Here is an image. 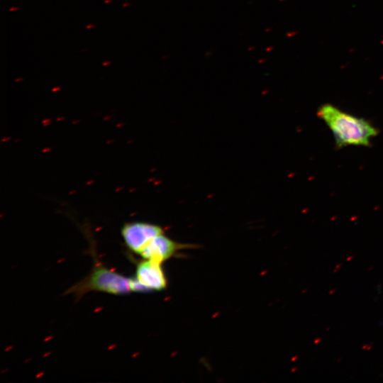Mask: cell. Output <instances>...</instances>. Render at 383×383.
<instances>
[{"label": "cell", "mask_w": 383, "mask_h": 383, "mask_svg": "<svg viewBox=\"0 0 383 383\" xmlns=\"http://www.w3.org/2000/svg\"><path fill=\"white\" fill-rule=\"evenodd\" d=\"M161 265L146 259L137 264L135 277L147 292L161 291L166 288L167 279Z\"/></svg>", "instance_id": "277c9868"}, {"label": "cell", "mask_w": 383, "mask_h": 383, "mask_svg": "<svg viewBox=\"0 0 383 383\" xmlns=\"http://www.w3.org/2000/svg\"><path fill=\"white\" fill-rule=\"evenodd\" d=\"M187 245L179 243L164 233L152 239L142 250L139 255L143 259L162 263L175 255L180 249L187 248Z\"/></svg>", "instance_id": "5b68a950"}, {"label": "cell", "mask_w": 383, "mask_h": 383, "mask_svg": "<svg viewBox=\"0 0 383 383\" xmlns=\"http://www.w3.org/2000/svg\"><path fill=\"white\" fill-rule=\"evenodd\" d=\"M317 116L331 131L338 148L347 146H370L379 130L370 122L326 104L320 106Z\"/></svg>", "instance_id": "6da1fadb"}, {"label": "cell", "mask_w": 383, "mask_h": 383, "mask_svg": "<svg viewBox=\"0 0 383 383\" xmlns=\"http://www.w3.org/2000/svg\"><path fill=\"white\" fill-rule=\"evenodd\" d=\"M162 233L164 229L161 226L143 221L126 223L121 229L127 248L138 255L152 239Z\"/></svg>", "instance_id": "3957f363"}, {"label": "cell", "mask_w": 383, "mask_h": 383, "mask_svg": "<svg viewBox=\"0 0 383 383\" xmlns=\"http://www.w3.org/2000/svg\"><path fill=\"white\" fill-rule=\"evenodd\" d=\"M130 279L131 278L120 274L101 263H97L91 273L71 287L67 294H73L77 298L93 291L124 295L131 292Z\"/></svg>", "instance_id": "7a4b0ae2"}]
</instances>
